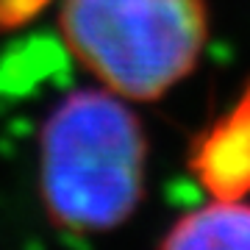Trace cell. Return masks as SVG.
Here are the masks:
<instances>
[{"instance_id": "5", "label": "cell", "mask_w": 250, "mask_h": 250, "mask_svg": "<svg viewBox=\"0 0 250 250\" xmlns=\"http://www.w3.org/2000/svg\"><path fill=\"white\" fill-rule=\"evenodd\" d=\"M53 0H0V34H9L36 20Z\"/></svg>"}, {"instance_id": "3", "label": "cell", "mask_w": 250, "mask_h": 250, "mask_svg": "<svg viewBox=\"0 0 250 250\" xmlns=\"http://www.w3.org/2000/svg\"><path fill=\"white\" fill-rule=\"evenodd\" d=\"M187 167L211 200L250 195V78L233 106L192 139Z\"/></svg>"}, {"instance_id": "4", "label": "cell", "mask_w": 250, "mask_h": 250, "mask_svg": "<svg viewBox=\"0 0 250 250\" xmlns=\"http://www.w3.org/2000/svg\"><path fill=\"white\" fill-rule=\"evenodd\" d=\"M159 250H250V203L211 200L189 211L167 231Z\"/></svg>"}, {"instance_id": "1", "label": "cell", "mask_w": 250, "mask_h": 250, "mask_svg": "<svg viewBox=\"0 0 250 250\" xmlns=\"http://www.w3.org/2000/svg\"><path fill=\"white\" fill-rule=\"evenodd\" d=\"M147 189V136L108 89H75L39 131V197L47 220L75 236L128 223Z\"/></svg>"}, {"instance_id": "2", "label": "cell", "mask_w": 250, "mask_h": 250, "mask_svg": "<svg viewBox=\"0 0 250 250\" xmlns=\"http://www.w3.org/2000/svg\"><path fill=\"white\" fill-rule=\"evenodd\" d=\"M64 47L123 100L164 98L208 42L206 0H62Z\"/></svg>"}]
</instances>
